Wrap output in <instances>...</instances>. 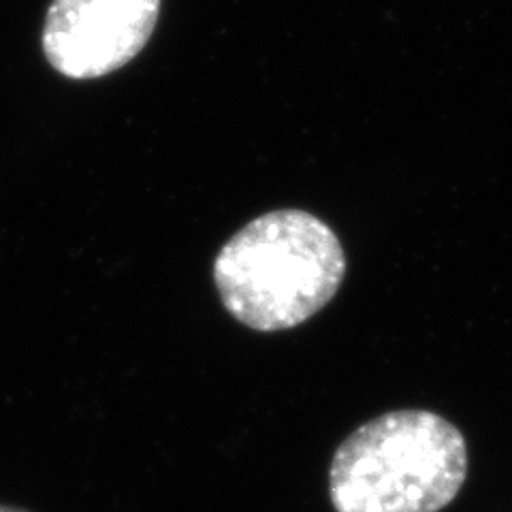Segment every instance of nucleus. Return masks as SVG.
<instances>
[{"label": "nucleus", "instance_id": "nucleus-2", "mask_svg": "<svg viewBox=\"0 0 512 512\" xmlns=\"http://www.w3.org/2000/svg\"><path fill=\"white\" fill-rule=\"evenodd\" d=\"M468 476L461 431L429 410H397L363 423L329 468L335 512H440Z\"/></svg>", "mask_w": 512, "mask_h": 512}, {"label": "nucleus", "instance_id": "nucleus-4", "mask_svg": "<svg viewBox=\"0 0 512 512\" xmlns=\"http://www.w3.org/2000/svg\"><path fill=\"white\" fill-rule=\"evenodd\" d=\"M0 512H30V510L20 508V506H7V504H0Z\"/></svg>", "mask_w": 512, "mask_h": 512}, {"label": "nucleus", "instance_id": "nucleus-1", "mask_svg": "<svg viewBox=\"0 0 512 512\" xmlns=\"http://www.w3.org/2000/svg\"><path fill=\"white\" fill-rule=\"evenodd\" d=\"M222 308L261 333L308 323L338 295L346 254L329 224L306 210H274L250 220L214 259Z\"/></svg>", "mask_w": 512, "mask_h": 512}, {"label": "nucleus", "instance_id": "nucleus-3", "mask_svg": "<svg viewBox=\"0 0 512 512\" xmlns=\"http://www.w3.org/2000/svg\"><path fill=\"white\" fill-rule=\"evenodd\" d=\"M160 0H54L43 26L47 62L69 79L122 69L150 41Z\"/></svg>", "mask_w": 512, "mask_h": 512}]
</instances>
